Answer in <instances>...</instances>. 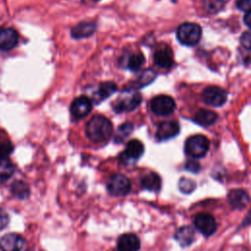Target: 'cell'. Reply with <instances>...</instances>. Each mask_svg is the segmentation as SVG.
Wrapping results in <instances>:
<instances>
[{"label":"cell","mask_w":251,"mask_h":251,"mask_svg":"<svg viewBox=\"0 0 251 251\" xmlns=\"http://www.w3.org/2000/svg\"><path fill=\"white\" fill-rule=\"evenodd\" d=\"M185 169L192 172V173H197L200 170V165H199L198 162H196L194 160H190L186 163Z\"/></svg>","instance_id":"1f68e13d"},{"label":"cell","mask_w":251,"mask_h":251,"mask_svg":"<svg viewBox=\"0 0 251 251\" xmlns=\"http://www.w3.org/2000/svg\"><path fill=\"white\" fill-rule=\"evenodd\" d=\"M236 6L239 10H242L244 12H250L251 11V0H237Z\"/></svg>","instance_id":"4dcf8cb0"},{"label":"cell","mask_w":251,"mask_h":251,"mask_svg":"<svg viewBox=\"0 0 251 251\" xmlns=\"http://www.w3.org/2000/svg\"><path fill=\"white\" fill-rule=\"evenodd\" d=\"M251 224V209L249 211V213L247 214V216L245 217L243 223H242V226H248Z\"/></svg>","instance_id":"e575fe53"},{"label":"cell","mask_w":251,"mask_h":251,"mask_svg":"<svg viewBox=\"0 0 251 251\" xmlns=\"http://www.w3.org/2000/svg\"><path fill=\"white\" fill-rule=\"evenodd\" d=\"M244 23L245 25L251 28V11L250 12H247L244 16Z\"/></svg>","instance_id":"836d02e7"},{"label":"cell","mask_w":251,"mask_h":251,"mask_svg":"<svg viewBox=\"0 0 251 251\" xmlns=\"http://www.w3.org/2000/svg\"><path fill=\"white\" fill-rule=\"evenodd\" d=\"M175 238L182 247L189 246L194 240V229L187 226H181L176 230Z\"/></svg>","instance_id":"ac0fdd59"},{"label":"cell","mask_w":251,"mask_h":251,"mask_svg":"<svg viewBox=\"0 0 251 251\" xmlns=\"http://www.w3.org/2000/svg\"><path fill=\"white\" fill-rule=\"evenodd\" d=\"M25 239L17 233H8L0 239V247L3 251H22Z\"/></svg>","instance_id":"7c38bea8"},{"label":"cell","mask_w":251,"mask_h":251,"mask_svg":"<svg viewBox=\"0 0 251 251\" xmlns=\"http://www.w3.org/2000/svg\"><path fill=\"white\" fill-rule=\"evenodd\" d=\"M143 152L144 146L141 141L137 139L129 140L125 150L120 155V161L125 165H131L142 156Z\"/></svg>","instance_id":"8992f818"},{"label":"cell","mask_w":251,"mask_h":251,"mask_svg":"<svg viewBox=\"0 0 251 251\" xmlns=\"http://www.w3.org/2000/svg\"><path fill=\"white\" fill-rule=\"evenodd\" d=\"M155 78V73L152 70H146L144 71L141 75L137 79V86L141 87L148 83H150Z\"/></svg>","instance_id":"83f0119b"},{"label":"cell","mask_w":251,"mask_h":251,"mask_svg":"<svg viewBox=\"0 0 251 251\" xmlns=\"http://www.w3.org/2000/svg\"><path fill=\"white\" fill-rule=\"evenodd\" d=\"M107 189L114 196H125L130 191V181L126 176L115 174L109 178Z\"/></svg>","instance_id":"52a82bcc"},{"label":"cell","mask_w":251,"mask_h":251,"mask_svg":"<svg viewBox=\"0 0 251 251\" xmlns=\"http://www.w3.org/2000/svg\"><path fill=\"white\" fill-rule=\"evenodd\" d=\"M240 43L244 48L251 49V31H246L241 35Z\"/></svg>","instance_id":"f546056e"},{"label":"cell","mask_w":251,"mask_h":251,"mask_svg":"<svg viewBox=\"0 0 251 251\" xmlns=\"http://www.w3.org/2000/svg\"><path fill=\"white\" fill-rule=\"evenodd\" d=\"M91 109V101L86 96H79L75 98L71 104V114L76 120L86 117L90 113Z\"/></svg>","instance_id":"30bf717a"},{"label":"cell","mask_w":251,"mask_h":251,"mask_svg":"<svg viewBox=\"0 0 251 251\" xmlns=\"http://www.w3.org/2000/svg\"><path fill=\"white\" fill-rule=\"evenodd\" d=\"M116 90H117L116 83L112 81H106L99 85L97 90V95L101 100H104L110 97L114 92H116Z\"/></svg>","instance_id":"603a6c76"},{"label":"cell","mask_w":251,"mask_h":251,"mask_svg":"<svg viewBox=\"0 0 251 251\" xmlns=\"http://www.w3.org/2000/svg\"><path fill=\"white\" fill-rule=\"evenodd\" d=\"M145 62V58L142 53H134L129 56L127 60V68L130 71H137Z\"/></svg>","instance_id":"d4e9b609"},{"label":"cell","mask_w":251,"mask_h":251,"mask_svg":"<svg viewBox=\"0 0 251 251\" xmlns=\"http://www.w3.org/2000/svg\"><path fill=\"white\" fill-rule=\"evenodd\" d=\"M154 63L159 68L171 69L174 65V59H173L171 49L167 46L159 48L154 53Z\"/></svg>","instance_id":"2e32d148"},{"label":"cell","mask_w":251,"mask_h":251,"mask_svg":"<svg viewBox=\"0 0 251 251\" xmlns=\"http://www.w3.org/2000/svg\"><path fill=\"white\" fill-rule=\"evenodd\" d=\"M15 172V166L8 158H0V182L9 179Z\"/></svg>","instance_id":"44dd1931"},{"label":"cell","mask_w":251,"mask_h":251,"mask_svg":"<svg viewBox=\"0 0 251 251\" xmlns=\"http://www.w3.org/2000/svg\"><path fill=\"white\" fill-rule=\"evenodd\" d=\"M195 227L205 236L212 235L217 229V223L214 217L207 213H200L194 218Z\"/></svg>","instance_id":"9c48e42d"},{"label":"cell","mask_w":251,"mask_h":251,"mask_svg":"<svg viewBox=\"0 0 251 251\" xmlns=\"http://www.w3.org/2000/svg\"><path fill=\"white\" fill-rule=\"evenodd\" d=\"M133 130V125L131 123H125L123 125H121L118 129L117 132L115 134V141L117 143H120L122 141H124Z\"/></svg>","instance_id":"cb8c5ba5"},{"label":"cell","mask_w":251,"mask_h":251,"mask_svg":"<svg viewBox=\"0 0 251 251\" xmlns=\"http://www.w3.org/2000/svg\"><path fill=\"white\" fill-rule=\"evenodd\" d=\"M9 224V216L7 213L0 209V230L6 227Z\"/></svg>","instance_id":"d6a6232c"},{"label":"cell","mask_w":251,"mask_h":251,"mask_svg":"<svg viewBox=\"0 0 251 251\" xmlns=\"http://www.w3.org/2000/svg\"><path fill=\"white\" fill-rule=\"evenodd\" d=\"M178 187L179 190L185 194L191 193L195 187H196V183L190 179V178H186V177H181L178 181Z\"/></svg>","instance_id":"4316f807"},{"label":"cell","mask_w":251,"mask_h":251,"mask_svg":"<svg viewBox=\"0 0 251 251\" xmlns=\"http://www.w3.org/2000/svg\"><path fill=\"white\" fill-rule=\"evenodd\" d=\"M150 109L157 116H168L175 111L176 102L169 95H157L150 101Z\"/></svg>","instance_id":"5b68a950"},{"label":"cell","mask_w":251,"mask_h":251,"mask_svg":"<svg viewBox=\"0 0 251 251\" xmlns=\"http://www.w3.org/2000/svg\"><path fill=\"white\" fill-rule=\"evenodd\" d=\"M202 98L206 104L218 107L226 103L227 99V93L226 92V90L219 86L211 85L204 89L202 93Z\"/></svg>","instance_id":"ba28073f"},{"label":"cell","mask_w":251,"mask_h":251,"mask_svg":"<svg viewBox=\"0 0 251 251\" xmlns=\"http://www.w3.org/2000/svg\"><path fill=\"white\" fill-rule=\"evenodd\" d=\"M227 199L230 206L233 209H237V210L245 208L250 201L249 194L244 189H240V188L231 189L227 194Z\"/></svg>","instance_id":"4fadbf2b"},{"label":"cell","mask_w":251,"mask_h":251,"mask_svg":"<svg viewBox=\"0 0 251 251\" xmlns=\"http://www.w3.org/2000/svg\"><path fill=\"white\" fill-rule=\"evenodd\" d=\"M224 0H203L204 9L211 14L220 12L224 8Z\"/></svg>","instance_id":"484cf974"},{"label":"cell","mask_w":251,"mask_h":251,"mask_svg":"<svg viewBox=\"0 0 251 251\" xmlns=\"http://www.w3.org/2000/svg\"><path fill=\"white\" fill-rule=\"evenodd\" d=\"M96 30V25L92 22H81L72 28V36L79 39L91 36Z\"/></svg>","instance_id":"e0dca14e"},{"label":"cell","mask_w":251,"mask_h":251,"mask_svg":"<svg viewBox=\"0 0 251 251\" xmlns=\"http://www.w3.org/2000/svg\"><path fill=\"white\" fill-rule=\"evenodd\" d=\"M217 120V115L216 113L207 110V109H200L196 112L194 116V121L201 125V126H210L214 124Z\"/></svg>","instance_id":"ffe728a7"},{"label":"cell","mask_w":251,"mask_h":251,"mask_svg":"<svg viewBox=\"0 0 251 251\" xmlns=\"http://www.w3.org/2000/svg\"><path fill=\"white\" fill-rule=\"evenodd\" d=\"M118 251H138L140 240L133 233H125L121 235L117 242Z\"/></svg>","instance_id":"5bb4252c"},{"label":"cell","mask_w":251,"mask_h":251,"mask_svg":"<svg viewBox=\"0 0 251 251\" xmlns=\"http://www.w3.org/2000/svg\"><path fill=\"white\" fill-rule=\"evenodd\" d=\"M86 136L95 143L107 141L112 133L113 126L109 119L104 116L97 115L92 117L85 126Z\"/></svg>","instance_id":"6da1fadb"},{"label":"cell","mask_w":251,"mask_h":251,"mask_svg":"<svg viewBox=\"0 0 251 251\" xmlns=\"http://www.w3.org/2000/svg\"><path fill=\"white\" fill-rule=\"evenodd\" d=\"M19 42V34L12 27L0 29V49L3 51L12 50Z\"/></svg>","instance_id":"8fae6325"},{"label":"cell","mask_w":251,"mask_h":251,"mask_svg":"<svg viewBox=\"0 0 251 251\" xmlns=\"http://www.w3.org/2000/svg\"><path fill=\"white\" fill-rule=\"evenodd\" d=\"M201 27L194 23H184L177 28L176 35L180 43L184 45H195L201 38Z\"/></svg>","instance_id":"277c9868"},{"label":"cell","mask_w":251,"mask_h":251,"mask_svg":"<svg viewBox=\"0 0 251 251\" xmlns=\"http://www.w3.org/2000/svg\"><path fill=\"white\" fill-rule=\"evenodd\" d=\"M13 151V145L10 142H6L0 145V158H7Z\"/></svg>","instance_id":"f1b7e54d"},{"label":"cell","mask_w":251,"mask_h":251,"mask_svg":"<svg viewBox=\"0 0 251 251\" xmlns=\"http://www.w3.org/2000/svg\"><path fill=\"white\" fill-rule=\"evenodd\" d=\"M179 131V126L176 121H167L159 125L156 137L159 140H166L176 136Z\"/></svg>","instance_id":"9a60e30c"},{"label":"cell","mask_w":251,"mask_h":251,"mask_svg":"<svg viewBox=\"0 0 251 251\" xmlns=\"http://www.w3.org/2000/svg\"><path fill=\"white\" fill-rule=\"evenodd\" d=\"M94 1H98V0H94Z\"/></svg>","instance_id":"d590c367"},{"label":"cell","mask_w":251,"mask_h":251,"mask_svg":"<svg viewBox=\"0 0 251 251\" xmlns=\"http://www.w3.org/2000/svg\"><path fill=\"white\" fill-rule=\"evenodd\" d=\"M141 102V94L134 89H126L113 103V109L117 113L134 110Z\"/></svg>","instance_id":"7a4b0ae2"},{"label":"cell","mask_w":251,"mask_h":251,"mask_svg":"<svg viewBox=\"0 0 251 251\" xmlns=\"http://www.w3.org/2000/svg\"><path fill=\"white\" fill-rule=\"evenodd\" d=\"M142 188L149 191H158L161 187V178L156 173H149L140 180Z\"/></svg>","instance_id":"d6986e66"},{"label":"cell","mask_w":251,"mask_h":251,"mask_svg":"<svg viewBox=\"0 0 251 251\" xmlns=\"http://www.w3.org/2000/svg\"><path fill=\"white\" fill-rule=\"evenodd\" d=\"M210 142L208 138L202 134L190 136L184 145L185 153L192 158H201L206 155L209 150Z\"/></svg>","instance_id":"3957f363"},{"label":"cell","mask_w":251,"mask_h":251,"mask_svg":"<svg viewBox=\"0 0 251 251\" xmlns=\"http://www.w3.org/2000/svg\"><path fill=\"white\" fill-rule=\"evenodd\" d=\"M11 191L14 195H16L17 197H19L21 199L27 197L29 194L28 185L23 180L14 181L13 184L11 185Z\"/></svg>","instance_id":"7402d4cb"}]
</instances>
